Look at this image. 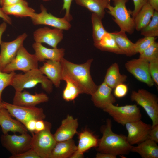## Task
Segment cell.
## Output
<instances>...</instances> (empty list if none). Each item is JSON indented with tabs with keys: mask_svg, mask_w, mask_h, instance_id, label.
Here are the masks:
<instances>
[{
	"mask_svg": "<svg viewBox=\"0 0 158 158\" xmlns=\"http://www.w3.org/2000/svg\"><path fill=\"white\" fill-rule=\"evenodd\" d=\"M134 7L133 10L131 12L132 18H133L140 10L142 7L146 4L149 0H133Z\"/></svg>",
	"mask_w": 158,
	"mask_h": 158,
	"instance_id": "41",
	"label": "cell"
},
{
	"mask_svg": "<svg viewBox=\"0 0 158 158\" xmlns=\"http://www.w3.org/2000/svg\"><path fill=\"white\" fill-rule=\"evenodd\" d=\"M131 152L138 154L142 158H158V146L157 143L149 139L138 145H132Z\"/></svg>",
	"mask_w": 158,
	"mask_h": 158,
	"instance_id": "24",
	"label": "cell"
},
{
	"mask_svg": "<svg viewBox=\"0 0 158 158\" xmlns=\"http://www.w3.org/2000/svg\"><path fill=\"white\" fill-rule=\"evenodd\" d=\"M16 74L15 71L6 73L0 69V102H2L1 96L3 91L7 87L11 86Z\"/></svg>",
	"mask_w": 158,
	"mask_h": 158,
	"instance_id": "35",
	"label": "cell"
},
{
	"mask_svg": "<svg viewBox=\"0 0 158 158\" xmlns=\"http://www.w3.org/2000/svg\"><path fill=\"white\" fill-rule=\"evenodd\" d=\"M130 99L144 109L152 121V127L158 124V99L155 95L140 89L137 91H132Z\"/></svg>",
	"mask_w": 158,
	"mask_h": 158,
	"instance_id": "6",
	"label": "cell"
},
{
	"mask_svg": "<svg viewBox=\"0 0 158 158\" xmlns=\"http://www.w3.org/2000/svg\"><path fill=\"white\" fill-rule=\"evenodd\" d=\"M127 79L126 75L120 73L118 64L114 63L107 69L104 82L113 89L118 85L124 83Z\"/></svg>",
	"mask_w": 158,
	"mask_h": 158,
	"instance_id": "26",
	"label": "cell"
},
{
	"mask_svg": "<svg viewBox=\"0 0 158 158\" xmlns=\"http://www.w3.org/2000/svg\"><path fill=\"white\" fill-rule=\"evenodd\" d=\"M40 8V13H35L30 18L34 25H47L63 30H68L71 28V24L64 17L60 18L48 13L46 8L42 4Z\"/></svg>",
	"mask_w": 158,
	"mask_h": 158,
	"instance_id": "13",
	"label": "cell"
},
{
	"mask_svg": "<svg viewBox=\"0 0 158 158\" xmlns=\"http://www.w3.org/2000/svg\"><path fill=\"white\" fill-rule=\"evenodd\" d=\"M94 46L102 51L112 52L117 54H124L118 46L111 33L107 32L97 42L94 43Z\"/></svg>",
	"mask_w": 158,
	"mask_h": 158,
	"instance_id": "28",
	"label": "cell"
},
{
	"mask_svg": "<svg viewBox=\"0 0 158 158\" xmlns=\"http://www.w3.org/2000/svg\"><path fill=\"white\" fill-rule=\"evenodd\" d=\"M155 41V38L145 37L138 40L134 43V49L136 54L141 53L144 50Z\"/></svg>",
	"mask_w": 158,
	"mask_h": 158,
	"instance_id": "36",
	"label": "cell"
},
{
	"mask_svg": "<svg viewBox=\"0 0 158 158\" xmlns=\"http://www.w3.org/2000/svg\"><path fill=\"white\" fill-rule=\"evenodd\" d=\"M77 150L74 140L72 139L57 142L53 148L50 158H68Z\"/></svg>",
	"mask_w": 158,
	"mask_h": 158,
	"instance_id": "23",
	"label": "cell"
},
{
	"mask_svg": "<svg viewBox=\"0 0 158 158\" xmlns=\"http://www.w3.org/2000/svg\"><path fill=\"white\" fill-rule=\"evenodd\" d=\"M0 18H2L6 23L10 24H11L12 20L11 18L4 12L1 8H0Z\"/></svg>",
	"mask_w": 158,
	"mask_h": 158,
	"instance_id": "47",
	"label": "cell"
},
{
	"mask_svg": "<svg viewBox=\"0 0 158 158\" xmlns=\"http://www.w3.org/2000/svg\"><path fill=\"white\" fill-rule=\"evenodd\" d=\"M148 139L157 143H158V124L152 127L149 134Z\"/></svg>",
	"mask_w": 158,
	"mask_h": 158,
	"instance_id": "42",
	"label": "cell"
},
{
	"mask_svg": "<svg viewBox=\"0 0 158 158\" xmlns=\"http://www.w3.org/2000/svg\"><path fill=\"white\" fill-rule=\"evenodd\" d=\"M35 120H31L28 121L25 126L27 129L32 134L34 133L35 130V124L36 121Z\"/></svg>",
	"mask_w": 158,
	"mask_h": 158,
	"instance_id": "44",
	"label": "cell"
},
{
	"mask_svg": "<svg viewBox=\"0 0 158 158\" xmlns=\"http://www.w3.org/2000/svg\"><path fill=\"white\" fill-rule=\"evenodd\" d=\"M50 123L46 128L32 133L31 149L40 158H50L52 150L57 142L51 132Z\"/></svg>",
	"mask_w": 158,
	"mask_h": 158,
	"instance_id": "5",
	"label": "cell"
},
{
	"mask_svg": "<svg viewBox=\"0 0 158 158\" xmlns=\"http://www.w3.org/2000/svg\"><path fill=\"white\" fill-rule=\"evenodd\" d=\"M27 37V34L24 33L11 41L1 42L0 44V69L1 71L15 57Z\"/></svg>",
	"mask_w": 158,
	"mask_h": 158,
	"instance_id": "14",
	"label": "cell"
},
{
	"mask_svg": "<svg viewBox=\"0 0 158 158\" xmlns=\"http://www.w3.org/2000/svg\"><path fill=\"white\" fill-rule=\"evenodd\" d=\"M4 12L7 15H12L18 17H32L35 13V10L29 6L28 3L25 0L13 4L1 7Z\"/></svg>",
	"mask_w": 158,
	"mask_h": 158,
	"instance_id": "22",
	"label": "cell"
},
{
	"mask_svg": "<svg viewBox=\"0 0 158 158\" xmlns=\"http://www.w3.org/2000/svg\"><path fill=\"white\" fill-rule=\"evenodd\" d=\"M112 89L103 82L92 95L91 99L95 106L103 109L109 104H114L115 97L112 93Z\"/></svg>",
	"mask_w": 158,
	"mask_h": 158,
	"instance_id": "18",
	"label": "cell"
},
{
	"mask_svg": "<svg viewBox=\"0 0 158 158\" xmlns=\"http://www.w3.org/2000/svg\"><path fill=\"white\" fill-rule=\"evenodd\" d=\"M120 49L127 56L136 54L134 49V43L128 37L126 32L120 30L111 32Z\"/></svg>",
	"mask_w": 158,
	"mask_h": 158,
	"instance_id": "29",
	"label": "cell"
},
{
	"mask_svg": "<svg viewBox=\"0 0 158 158\" xmlns=\"http://www.w3.org/2000/svg\"><path fill=\"white\" fill-rule=\"evenodd\" d=\"M49 99L47 95L43 93H35L32 95L26 90L16 91L13 104L20 106L35 107L40 104L48 102Z\"/></svg>",
	"mask_w": 158,
	"mask_h": 158,
	"instance_id": "17",
	"label": "cell"
},
{
	"mask_svg": "<svg viewBox=\"0 0 158 158\" xmlns=\"http://www.w3.org/2000/svg\"><path fill=\"white\" fill-rule=\"evenodd\" d=\"M117 156L108 153L98 152L96 155V158H116Z\"/></svg>",
	"mask_w": 158,
	"mask_h": 158,
	"instance_id": "46",
	"label": "cell"
},
{
	"mask_svg": "<svg viewBox=\"0 0 158 158\" xmlns=\"http://www.w3.org/2000/svg\"><path fill=\"white\" fill-rule=\"evenodd\" d=\"M78 126V119L68 115L53 135L56 141L57 142L72 139L77 132Z\"/></svg>",
	"mask_w": 158,
	"mask_h": 158,
	"instance_id": "16",
	"label": "cell"
},
{
	"mask_svg": "<svg viewBox=\"0 0 158 158\" xmlns=\"http://www.w3.org/2000/svg\"><path fill=\"white\" fill-rule=\"evenodd\" d=\"M102 18L93 13L91 16L92 28V38L94 43L99 41L103 35L107 32L104 28L102 23Z\"/></svg>",
	"mask_w": 158,
	"mask_h": 158,
	"instance_id": "32",
	"label": "cell"
},
{
	"mask_svg": "<svg viewBox=\"0 0 158 158\" xmlns=\"http://www.w3.org/2000/svg\"><path fill=\"white\" fill-rule=\"evenodd\" d=\"M125 125L128 133L127 140L130 145H138L148 139L151 125L140 119L128 123Z\"/></svg>",
	"mask_w": 158,
	"mask_h": 158,
	"instance_id": "12",
	"label": "cell"
},
{
	"mask_svg": "<svg viewBox=\"0 0 158 158\" xmlns=\"http://www.w3.org/2000/svg\"><path fill=\"white\" fill-rule=\"evenodd\" d=\"M149 63L147 61L139 57L127 61L125 66L127 70L137 79L152 87L154 83L150 73Z\"/></svg>",
	"mask_w": 158,
	"mask_h": 158,
	"instance_id": "11",
	"label": "cell"
},
{
	"mask_svg": "<svg viewBox=\"0 0 158 158\" xmlns=\"http://www.w3.org/2000/svg\"><path fill=\"white\" fill-rule=\"evenodd\" d=\"M39 69L56 87H60L62 80V66L60 61L48 60Z\"/></svg>",
	"mask_w": 158,
	"mask_h": 158,
	"instance_id": "19",
	"label": "cell"
},
{
	"mask_svg": "<svg viewBox=\"0 0 158 158\" xmlns=\"http://www.w3.org/2000/svg\"><path fill=\"white\" fill-rule=\"evenodd\" d=\"M40 84L42 88L48 93L53 90L52 82L43 75L39 68L31 70L24 74H16L11 86L16 91H21L30 89Z\"/></svg>",
	"mask_w": 158,
	"mask_h": 158,
	"instance_id": "3",
	"label": "cell"
},
{
	"mask_svg": "<svg viewBox=\"0 0 158 158\" xmlns=\"http://www.w3.org/2000/svg\"><path fill=\"white\" fill-rule=\"evenodd\" d=\"M4 108H2L0 113V126L3 134L9 132H18L21 134L27 133L28 130L24 125L18 120H15Z\"/></svg>",
	"mask_w": 158,
	"mask_h": 158,
	"instance_id": "20",
	"label": "cell"
},
{
	"mask_svg": "<svg viewBox=\"0 0 158 158\" xmlns=\"http://www.w3.org/2000/svg\"><path fill=\"white\" fill-rule=\"evenodd\" d=\"M148 2L155 11H158V0H149Z\"/></svg>",
	"mask_w": 158,
	"mask_h": 158,
	"instance_id": "50",
	"label": "cell"
},
{
	"mask_svg": "<svg viewBox=\"0 0 158 158\" xmlns=\"http://www.w3.org/2000/svg\"><path fill=\"white\" fill-rule=\"evenodd\" d=\"M38 62L35 55L28 52L22 45L18 49L15 57L1 71L9 73L19 70L25 73L38 68Z\"/></svg>",
	"mask_w": 158,
	"mask_h": 158,
	"instance_id": "8",
	"label": "cell"
},
{
	"mask_svg": "<svg viewBox=\"0 0 158 158\" xmlns=\"http://www.w3.org/2000/svg\"><path fill=\"white\" fill-rule=\"evenodd\" d=\"M32 136L27 133L18 135L3 134L1 137L2 145L15 156L21 154L31 148Z\"/></svg>",
	"mask_w": 158,
	"mask_h": 158,
	"instance_id": "10",
	"label": "cell"
},
{
	"mask_svg": "<svg viewBox=\"0 0 158 158\" xmlns=\"http://www.w3.org/2000/svg\"><path fill=\"white\" fill-rule=\"evenodd\" d=\"M83 153L77 150L70 156V158H82L84 157Z\"/></svg>",
	"mask_w": 158,
	"mask_h": 158,
	"instance_id": "49",
	"label": "cell"
},
{
	"mask_svg": "<svg viewBox=\"0 0 158 158\" xmlns=\"http://www.w3.org/2000/svg\"><path fill=\"white\" fill-rule=\"evenodd\" d=\"M63 37V30L57 28L44 27L36 30L33 33L35 42L45 43L54 48H57L58 44Z\"/></svg>",
	"mask_w": 158,
	"mask_h": 158,
	"instance_id": "15",
	"label": "cell"
},
{
	"mask_svg": "<svg viewBox=\"0 0 158 158\" xmlns=\"http://www.w3.org/2000/svg\"><path fill=\"white\" fill-rule=\"evenodd\" d=\"M78 139L77 150L83 154L92 148L97 147L99 142L96 136L86 130L78 134Z\"/></svg>",
	"mask_w": 158,
	"mask_h": 158,
	"instance_id": "30",
	"label": "cell"
},
{
	"mask_svg": "<svg viewBox=\"0 0 158 158\" xmlns=\"http://www.w3.org/2000/svg\"><path fill=\"white\" fill-rule=\"evenodd\" d=\"M140 58L149 62L158 59V43L155 41L147 48L140 55Z\"/></svg>",
	"mask_w": 158,
	"mask_h": 158,
	"instance_id": "34",
	"label": "cell"
},
{
	"mask_svg": "<svg viewBox=\"0 0 158 158\" xmlns=\"http://www.w3.org/2000/svg\"><path fill=\"white\" fill-rule=\"evenodd\" d=\"M62 80L65 81L66 87L63 91L62 97L66 101L74 100L78 95L82 94L81 91L75 83L62 71Z\"/></svg>",
	"mask_w": 158,
	"mask_h": 158,
	"instance_id": "31",
	"label": "cell"
},
{
	"mask_svg": "<svg viewBox=\"0 0 158 158\" xmlns=\"http://www.w3.org/2000/svg\"><path fill=\"white\" fill-rule=\"evenodd\" d=\"M141 34L145 37L158 36V11H155L149 23L141 30Z\"/></svg>",
	"mask_w": 158,
	"mask_h": 158,
	"instance_id": "33",
	"label": "cell"
},
{
	"mask_svg": "<svg viewBox=\"0 0 158 158\" xmlns=\"http://www.w3.org/2000/svg\"><path fill=\"white\" fill-rule=\"evenodd\" d=\"M43 120H39L36 121L35 133L42 131L46 128L50 123L44 121Z\"/></svg>",
	"mask_w": 158,
	"mask_h": 158,
	"instance_id": "43",
	"label": "cell"
},
{
	"mask_svg": "<svg viewBox=\"0 0 158 158\" xmlns=\"http://www.w3.org/2000/svg\"><path fill=\"white\" fill-rule=\"evenodd\" d=\"M93 59L87 60L85 63L76 64L64 58L60 61L63 72L67 75L77 85L82 94L92 95L98 86L93 81L90 73V68Z\"/></svg>",
	"mask_w": 158,
	"mask_h": 158,
	"instance_id": "1",
	"label": "cell"
},
{
	"mask_svg": "<svg viewBox=\"0 0 158 158\" xmlns=\"http://www.w3.org/2000/svg\"><path fill=\"white\" fill-rule=\"evenodd\" d=\"M111 120L108 118L101 131L102 134L99 140L97 150L99 152L111 154L116 156L128 154L132 145L128 141L126 136L118 134L112 130Z\"/></svg>",
	"mask_w": 158,
	"mask_h": 158,
	"instance_id": "2",
	"label": "cell"
},
{
	"mask_svg": "<svg viewBox=\"0 0 158 158\" xmlns=\"http://www.w3.org/2000/svg\"><path fill=\"white\" fill-rule=\"evenodd\" d=\"M72 0H63L62 10H65V14L64 17L69 22L72 19L70 13V8Z\"/></svg>",
	"mask_w": 158,
	"mask_h": 158,
	"instance_id": "40",
	"label": "cell"
},
{
	"mask_svg": "<svg viewBox=\"0 0 158 158\" xmlns=\"http://www.w3.org/2000/svg\"><path fill=\"white\" fill-rule=\"evenodd\" d=\"M3 107L11 115L24 125L31 120H44L46 118L43 109L35 107L16 105L5 102H2Z\"/></svg>",
	"mask_w": 158,
	"mask_h": 158,
	"instance_id": "9",
	"label": "cell"
},
{
	"mask_svg": "<svg viewBox=\"0 0 158 158\" xmlns=\"http://www.w3.org/2000/svg\"><path fill=\"white\" fill-rule=\"evenodd\" d=\"M114 89V96L118 98H122L125 96L128 91V87L124 83L118 85Z\"/></svg>",
	"mask_w": 158,
	"mask_h": 158,
	"instance_id": "38",
	"label": "cell"
},
{
	"mask_svg": "<svg viewBox=\"0 0 158 158\" xmlns=\"http://www.w3.org/2000/svg\"><path fill=\"white\" fill-rule=\"evenodd\" d=\"M78 5L87 8L102 19L105 14V10L111 0H74Z\"/></svg>",
	"mask_w": 158,
	"mask_h": 158,
	"instance_id": "25",
	"label": "cell"
},
{
	"mask_svg": "<svg viewBox=\"0 0 158 158\" xmlns=\"http://www.w3.org/2000/svg\"><path fill=\"white\" fill-rule=\"evenodd\" d=\"M3 104H2V102H0V111H1V109L3 108Z\"/></svg>",
	"mask_w": 158,
	"mask_h": 158,
	"instance_id": "51",
	"label": "cell"
},
{
	"mask_svg": "<svg viewBox=\"0 0 158 158\" xmlns=\"http://www.w3.org/2000/svg\"><path fill=\"white\" fill-rule=\"evenodd\" d=\"M42 0L44 1H51V0Z\"/></svg>",
	"mask_w": 158,
	"mask_h": 158,
	"instance_id": "52",
	"label": "cell"
},
{
	"mask_svg": "<svg viewBox=\"0 0 158 158\" xmlns=\"http://www.w3.org/2000/svg\"><path fill=\"white\" fill-rule=\"evenodd\" d=\"M114 6L110 4L108 6L107 12L113 16V20L118 26L120 30L130 34L134 32L135 25L133 18L131 17V12L127 9L126 4L128 0H112Z\"/></svg>",
	"mask_w": 158,
	"mask_h": 158,
	"instance_id": "4",
	"label": "cell"
},
{
	"mask_svg": "<svg viewBox=\"0 0 158 158\" xmlns=\"http://www.w3.org/2000/svg\"><path fill=\"white\" fill-rule=\"evenodd\" d=\"M22 0H0V4L2 7L11 5Z\"/></svg>",
	"mask_w": 158,
	"mask_h": 158,
	"instance_id": "45",
	"label": "cell"
},
{
	"mask_svg": "<svg viewBox=\"0 0 158 158\" xmlns=\"http://www.w3.org/2000/svg\"><path fill=\"white\" fill-rule=\"evenodd\" d=\"M118 123L125 125L128 123L141 119L140 108L136 104L116 106L111 104L103 109Z\"/></svg>",
	"mask_w": 158,
	"mask_h": 158,
	"instance_id": "7",
	"label": "cell"
},
{
	"mask_svg": "<svg viewBox=\"0 0 158 158\" xmlns=\"http://www.w3.org/2000/svg\"><path fill=\"white\" fill-rule=\"evenodd\" d=\"M149 69L150 76L155 83L158 85V59L149 62Z\"/></svg>",
	"mask_w": 158,
	"mask_h": 158,
	"instance_id": "37",
	"label": "cell"
},
{
	"mask_svg": "<svg viewBox=\"0 0 158 158\" xmlns=\"http://www.w3.org/2000/svg\"><path fill=\"white\" fill-rule=\"evenodd\" d=\"M10 158H40L36 152L31 148L20 154L11 156Z\"/></svg>",
	"mask_w": 158,
	"mask_h": 158,
	"instance_id": "39",
	"label": "cell"
},
{
	"mask_svg": "<svg viewBox=\"0 0 158 158\" xmlns=\"http://www.w3.org/2000/svg\"><path fill=\"white\" fill-rule=\"evenodd\" d=\"M7 27L6 23L4 22L0 25V44L1 42V37L2 35L6 30Z\"/></svg>",
	"mask_w": 158,
	"mask_h": 158,
	"instance_id": "48",
	"label": "cell"
},
{
	"mask_svg": "<svg viewBox=\"0 0 158 158\" xmlns=\"http://www.w3.org/2000/svg\"><path fill=\"white\" fill-rule=\"evenodd\" d=\"M155 10L148 1L145 4L133 18L135 29L140 31L150 22Z\"/></svg>",
	"mask_w": 158,
	"mask_h": 158,
	"instance_id": "27",
	"label": "cell"
},
{
	"mask_svg": "<svg viewBox=\"0 0 158 158\" xmlns=\"http://www.w3.org/2000/svg\"><path fill=\"white\" fill-rule=\"evenodd\" d=\"M35 54L38 61H44L46 59L60 61L65 54L64 49H50L43 46L41 43L35 42L32 45Z\"/></svg>",
	"mask_w": 158,
	"mask_h": 158,
	"instance_id": "21",
	"label": "cell"
}]
</instances>
